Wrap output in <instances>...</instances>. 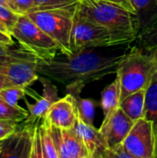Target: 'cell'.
Listing matches in <instances>:
<instances>
[{"mask_svg":"<svg viewBox=\"0 0 157 158\" xmlns=\"http://www.w3.org/2000/svg\"><path fill=\"white\" fill-rule=\"evenodd\" d=\"M138 40L143 49L157 54V25L145 26L138 35Z\"/></svg>","mask_w":157,"mask_h":158,"instance_id":"obj_22","label":"cell"},{"mask_svg":"<svg viewBox=\"0 0 157 158\" xmlns=\"http://www.w3.org/2000/svg\"><path fill=\"white\" fill-rule=\"evenodd\" d=\"M45 118L55 127L73 129L78 121V113L73 96L67 94L65 97L59 98L50 107Z\"/></svg>","mask_w":157,"mask_h":158,"instance_id":"obj_12","label":"cell"},{"mask_svg":"<svg viewBox=\"0 0 157 158\" xmlns=\"http://www.w3.org/2000/svg\"><path fill=\"white\" fill-rule=\"evenodd\" d=\"M155 2H156V6H157V0H155Z\"/></svg>","mask_w":157,"mask_h":158,"instance_id":"obj_38","label":"cell"},{"mask_svg":"<svg viewBox=\"0 0 157 158\" xmlns=\"http://www.w3.org/2000/svg\"><path fill=\"white\" fill-rule=\"evenodd\" d=\"M39 130L43 158H58V154L51 132V124L45 117L39 121Z\"/></svg>","mask_w":157,"mask_h":158,"instance_id":"obj_20","label":"cell"},{"mask_svg":"<svg viewBox=\"0 0 157 158\" xmlns=\"http://www.w3.org/2000/svg\"><path fill=\"white\" fill-rule=\"evenodd\" d=\"M38 59L31 52L21 44H6L0 43V62Z\"/></svg>","mask_w":157,"mask_h":158,"instance_id":"obj_19","label":"cell"},{"mask_svg":"<svg viewBox=\"0 0 157 158\" xmlns=\"http://www.w3.org/2000/svg\"><path fill=\"white\" fill-rule=\"evenodd\" d=\"M37 10L55 8H75L79 0H35Z\"/></svg>","mask_w":157,"mask_h":158,"instance_id":"obj_24","label":"cell"},{"mask_svg":"<svg viewBox=\"0 0 157 158\" xmlns=\"http://www.w3.org/2000/svg\"><path fill=\"white\" fill-rule=\"evenodd\" d=\"M49 60L38 61V73L62 84H85L102 80L117 72L123 56H105L85 49L72 55H63Z\"/></svg>","mask_w":157,"mask_h":158,"instance_id":"obj_1","label":"cell"},{"mask_svg":"<svg viewBox=\"0 0 157 158\" xmlns=\"http://www.w3.org/2000/svg\"><path fill=\"white\" fill-rule=\"evenodd\" d=\"M133 125L134 121L118 107L108 118L103 119L99 131L103 135L107 147L114 148L124 142Z\"/></svg>","mask_w":157,"mask_h":158,"instance_id":"obj_11","label":"cell"},{"mask_svg":"<svg viewBox=\"0 0 157 158\" xmlns=\"http://www.w3.org/2000/svg\"><path fill=\"white\" fill-rule=\"evenodd\" d=\"M29 117V111L19 106H11L0 98V119L22 122Z\"/></svg>","mask_w":157,"mask_h":158,"instance_id":"obj_21","label":"cell"},{"mask_svg":"<svg viewBox=\"0 0 157 158\" xmlns=\"http://www.w3.org/2000/svg\"><path fill=\"white\" fill-rule=\"evenodd\" d=\"M144 117L152 122L155 140V158H157V81L154 78L146 91Z\"/></svg>","mask_w":157,"mask_h":158,"instance_id":"obj_18","label":"cell"},{"mask_svg":"<svg viewBox=\"0 0 157 158\" xmlns=\"http://www.w3.org/2000/svg\"><path fill=\"white\" fill-rule=\"evenodd\" d=\"M38 61L39 59L0 62V74L14 86L28 89L39 80Z\"/></svg>","mask_w":157,"mask_h":158,"instance_id":"obj_10","label":"cell"},{"mask_svg":"<svg viewBox=\"0 0 157 158\" xmlns=\"http://www.w3.org/2000/svg\"><path fill=\"white\" fill-rule=\"evenodd\" d=\"M40 81L43 84V94L38 96L34 104H30L26 101L29 111L27 119L32 122H36L44 118L53 104L59 99L57 88L51 82L49 78L43 77L40 78Z\"/></svg>","mask_w":157,"mask_h":158,"instance_id":"obj_13","label":"cell"},{"mask_svg":"<svg viewBox=\"0 0 157 158\" xmlns=\"http://www.w3.org/2000/svg\"><path fill=\"white\" fill-rule=\"evenodd\" d=\"M0 30H1V31H3L8 32V31H7V30H6V29L5 28V26H4V25H2L1 23H0ZM8 33H9V32H8Z\"/></svg>","mask_w":157,"mask_h":158,"instance_id":"obj_35","label":"cell"},{"mask_svg":"<svg viewBox=\"0 0 157 158\" xmlns=\"http://www.w3.org/2000/svg\"><path fill=\"white\" fill-rule=\"evenodd\" d=\"M147 89L135 92L120 102L119 107L134 122L144 117Z\"/></svg>","mask_w":157,"mask_h":158,"instance_id":"obj_17","label":"cell"},{"mask_svg":"<svg viewBox=\"0 0 157 158\" xmlns=\"http://www.w3.org/2000/svg\"><path fill=\"white\" fill-rule=\"evenodd\" d=\"M0 5H3L5 6H7V7L11 8L13 10V6H12V5H11V3H10L9 0H0Z\"/></svg>","mask_w":157,"mask_h":158,"instance_id":"obj_34","label":"cell"},{"mask_svg":"<svg viewBox=\"0 0 157 158\" xmlns=\"http://www.w3.org/2000/svg\"><path fill=\"white\" fill-rule=\"evenodd\" d=\"M1 150H2V145H1V143H0V154H1Z\"/></svg>","mask_w":157,"mask_h":158,"instance_id":"obj_37","label":"cell"},{"mask_svg":"<svg viewBox=\"0 0 157 158\" xmlns=\"http://www.w3.org/2000/svg\"><path fill=\"white\" fill-rule=\"evenodd\" d=\"M19 16L20 14L13 11L11 8L0 5V23L5 26L9 33L16 25Z\"/></svg>","mask_w":157,"mask_h":158,"instance_id":"obj_25","label":"cell"},{"mask_svg":"<svg viewBox=\"0 0 157 158\" xmlns=\"http://www.w3.org/2000/svg\"><path fill=\"white\" fill-rule=\"evenodd\" d=\"M123 145L132 158H155L152 122L145 117L135 121Z\"/></svg>","mask_w":157,"mask_h":158,"instance_id":"obj_7","label":"cell"},{"mask_svg":"<svg viewBox=\"0 0 157 158\" xmlns=\"http://www.w3.org/2000/svg\"><path fill=\"white\" fill-rule=\"evenodd\" d=\"M12 36L10 33L3 31L0 30V43L1 44H15L14 41L12 40Z\"/></svg>","mask_w":157,"mask_h":158,"instance_id":"obj_31","label":"cell"},{"mask_svg":"<svg viewBox=\"0 0 157 158\" xmlns=\"http://www.w3.org/2000/svg\"><path fill=\"white\" fill-rule=\"evenodd\" d=\"M51 132L58 158H90L81 137L74 128L61 129L51 124Z\"/></svg>","mask_w":157,"mask_h":158,"instance_id":"obj_9","label":"cell"},{"mask_svg":"<svg viewBox=\"0 0 157 158\" xmlns=\"http://www.w3.org/2000/svg\"><path fill=\"white\" fill-rule=\"evenodd\" d=\"M36 122L25 119L24 121L20 122L19 126L12 135H10L6 140L0 142L2 145L0 158H31L33 131Z\"/></svg>","mask_w":157,"mask_h":158,"instance_id":"obj_8","label":"cell"},{"mask_svg":"<svg viewBox=\"0 0 157 158\" xmlns=\"http://www.w3.org/2000/svg\"><path fill=\"white\" fill-rule=\"evenodd\" d=\"M157 55V54H156ZM154 78L156 80V81H157V69H156V71H155V76H154Z\"/></svg>","mask_w":157,"mask_h":158,"instance_id":"obj_36","label":"cell"},{"mask_svg":"<svg viewBox=\"0 0 157 158\" xmlns=\"http://www.w3.org/2000/svg\"><path fill=\"white\" fill-rule=\"evenodd\" d=\"M75 8L41 9L29 12L30 17L46 34L60 46L62 55H72L71 32Z\"/></svg>","mask_w":157,"mask_h":158,"instance_id":"obj_4","label":"cell"},{"mask_svg":"<svg viewBox=\"0 0 157 158\" xmlns=\"http://www.w3.org/2000/svg\"><path fill=\"white\" fill-rule=\"evenodd\" d=\"M10 34L39 60L53 59L58 52L61 53L59 44L27 15L19 16Z\"/></svg>","mask_w":157,"mask_h":158,"instance_id":"obj_5","label":"cell"},{"mask_svg":"<svg viewBox=\"0 0 157 158\" xmlns=\"http://www.w3.org/2000/svg\"><path fill=\"white\" fill-rule=\"evenodd\" d=\"M156 69L157 55L155 53L134 46L124 54L116 72L121 86V101L135 92L147 89Z\"/></svg>","mask_w":157,"mask_h":158,"instance_id":"obj_3","label":"cell"},{"mask_svg":"<svg viewBox=\"0 0 157 158\" xmlns=\"http://www.w3.org/2000/svg\"><path fill=\"white\" fill-rule=\"evenodd\" d=\"M74 129L81 137L90 158H105L108 147L99 130L95 129L94 126L87 125L79 119Z\"/></svg>","mask_w":157,"mask_h":158,"instance_id":"obj_14","label":"cell"},{"mask_svg":"<svg viewBox=\"0 0 157 158\" xmlns=\"http://www.w3.org/2000/svg\"><path fill=\"white\" fill-rule=\"evenodd\" d=\"M13 10L20 15H26L29 12L37 10V4L35 0H9Z\"/></svg>","mask_w":157,"mask_h":158,"instance_id":"obj_26","label":"cell"},{"mask_svg":"<svg viewBox=\"0 0 157 158\" xmlns=\"http://www.w3.org/2000/svg\"><path fill=\"white\" fill-rule=\"evenodd\" d=\"M105 158H132V156L126 151L122 143L114 148H108Z\"/></svg>","mask_w":157,"mask_h":158,"instance_id":"obj_28","label":"cell"},{"mask_svg":"<svg viewBox=\"0 0 157 158\" xmlns=\"http://www.w3.org/2000/svg\"><path fill=\"white\" fill-rule=\"evenodd\" d=\"M153 25H157V11L151 18V19L149 20V22L147 23L146 26H153Z\"/></svg>","mask_w":157,"mask_h":158,"instance_id":"obj_33","label":"cell"},{"mask_svg":"<svg viewBox=\"0 0 157 158\" xmlns=\"http://www.w3.org/2000/svg\"><path fill=\"white\" fill-rule=\"evenodd\" d=\"M84 86L85 84H81V83L67 85L66 86L67 94H70L74 98V102L78 113V119L87 125L93 126L95 107L98 105V102H96L93 99L83 98L81 96V93L82 92Z\"/></svg>","mask_w":157,"mask_h":158,"instance_id":"obj_15","label":"cell"},{"mask_svg":"<svg viewBox=\"0 0 157 158\" xmlns=\"http://www.w3.org/2000/svg\"><path fill=\"white\" fill-rule=\"evenodd\" d=\"M100 1H106V2H110V3H114V4L119 5V6H123L124 8H126L127 10H129L130 12H131L133 14H137L136 10L132 6V5H131L130 0H100Z\"/></svg>","mask_w":157,"mask_h":158,"instance_id":"obj_30","label":"cell"},{"mask_svg":"<svg viewBox=\"0 0 157 158\" xmlns=\"http://www.w3.org/2000/svg\"><path fill=\"white\" fill-rule=\"evenodd\" d=\"M27 94V89L19 86H9L0 91V98L11 106H19L18 102L24 98Z\"/></svg>","mask_w":157,"mask_h":158,"instance_id":"obj_23","label":"cell"},{"mask_svg":"<svg viewBox=\"0 0 157 158\" xmlns=\"http://www.w3.org/2000/svg\"><path fill=\"white\" fill-rule=\"evenodd\" d=\"M9 86H14L5 76L1 75L0 74V91L4 88H6V87H9Z\"/></svg>","mask_w":157,"mask_h":158,"instance_id":"obj_32","label":"cell"},{"mask_svg":"<svg viewBox=\"0 0 157 158\" xmlns=\"http://www.w3.org/2000/svg\"><path fill=\"white\" fill-rule=\"evenodd\" d=\"M119 44L118 40L107 28L84 18L77 9L75 10L71 32L73 53L95 47H107Z\"/></svg>","mask_w":157,"mask_h":158,"instance_id":"obj_6","label":"cell"},{"mask_svg":"<svg viewBox=\"0 0 157 158\" xmlns=\"http://www.w3.org/2000/svg\"><path fill=\"white\" fill-rule=\"evenodd\" d=\"M137 14L146 11L153 4L156 5L155 0H130Z\"/></svg>","mask_w":157,"mask_h":158,"instance_id":"obj_29","label":"cell"},{"mask_svg":"<svg viewBox=\"0 0 157 158\" xmlns=\"http://www.w3.org/2000/svg\"><path fill=\"white\" fill-rule=\"evenodd\" d=\"M19 124L20 122L0 119V142L6 140L10 135H12L18 129Z\"/></svg>","mask_w":157,"mask_h":158,"instance_id":"obj_27","label":"cell"},{"mask_svg":"<svg viewBox=\"0 0 157 158\" xmlns=\"http://www.w3.org/2000/svg\"><path fill=\"white\" fill-rule=\"evenodd\" d=\"M121 101V86L118 77L106 86L101 94L100 106L103 110L104 119L108 118L115 110L119 107Z\"/></svg>","mask_w":157,"mask_h":158,"instance_id":"obj_16","label":"cell"},{"mask_svg":"<svg viewBox=\"0 0 157 158\" xmlns=\"http://www.w3.org/2000/svg\"><path fill=\"white\" fill-rule=\"evenodd\" d=\"M76 9L84 18L107 28L120 44L131 43L138 37V15L119 5L100 0H79Z\"/></svg>","mask_w":157,"mask_h":158,"instance_id":"obj_2","label":"cell"}]
</instances>
